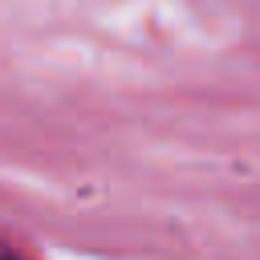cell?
Returning <instances> with one entry per match:
<instances>
[{"instance_id": "obj_1", "label": "cell", "mask_w": 260, "mask_h": 260, "mask_svg": "<svg viewBox=\"0 0 260 260\" xmlns=\"http://www.w3.org/2000/svg\"><path fill=\"white\" fill-rule=\"evenodd\" d=\"M0 260H20V252H12V248L0 240Z\"/></svg>"}]
</instances>
